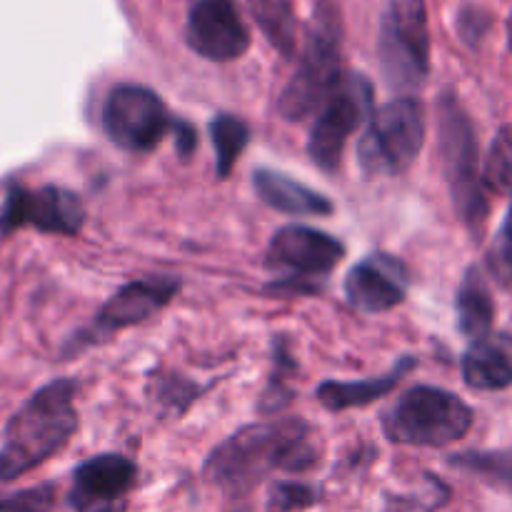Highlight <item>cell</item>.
Returning <instances> with one entry per match:
<instances>
[{
	"label": "cell",
	"mask_w": 512,
	"mask_h": 512,
	"mask_svg": "<svg viewBox=\"0 0 512 512\" xmlns=\"http://www.w3.org/2000/svg\"><path fill=\"white\" fill-rule=\"evenodd\" d=\"M318 445L305 420L245 425L205 460V480L230 498H243L270 473H308L318 465Z\"/></svg>",
	"instance_id": "obj_1"
},
{
	"label": "cell",
	"mask_w": 512,
	"mask_h": 512,
	"mask_svg": "<svg viewBox=\"0 0 512 512\" xmlns=\"http://www.w3.org/2000/svg\"><path fill=\"white\" fill-rule=\"evenodd\" d=\"M75 390V380H53L28 398V403L10 418L0 450L3 483L23 478L70 443L78 430Z\"/></svg>",
	"instance_id": "obj_2"
},
{
	"label": "cell",
	"mask_w": 512,
	"mask_h": 512,
	"mask_svg": "<svg viewBox=\"0 0 512 512\" xmlns=\"http://www.w3.org/2000/svg\"><path fill=\"white\" fill-rule=\"evenodd\" d=\"M340 55H343L340 8L335 0H320L305 33L298 70L278 98V113L288 123H303L310 115L320 113L338 93L345 78Z\"/></svg>",
	"instance_id": "obj_3"
},
{
	"label": "cell",
	"mask_w": 512,
	"mask_h": 512,
	"mask_svg": "<svg viewBox=\"0 0 512 512\" xmlns=\"http://www.w3.org/2000/svg\"><path fill=\"white\" fill-rule=\"evenodd\" d=\"M438 133L455 213L470 233L480 235L490 208L478 163V138H475V128L468 113L450 93L443 95L438 103Z\"/></svg>",
	"instance_id": "obj_4"
},
{
	"label": "cell",
	"mask_w": 512,
	"mask_h": 512,
	"mask_svg": "<svg viewBox=\"0 0 512 512\" xmlns=\"http://www.w3.org/2000/svg\"><path fill=\"white\" fill-rule=\"evenodd\" d=\"M473 428V410L455 393L418 385L400 395L385 413L383 430L388 440L418 448H445L458 443Z\"/></svg>",
	"instance_id": "obj_5"
},
{
	"label": "cell",
	"mask_w": 512,
	"mask_h": 512,
	"mask_svg": "<svg viewBox=\"0 0 512 512\" xmlns=\"http://www.w3.org/2000/svg\"><path fill=\"white\" fill-rule=\"evenodd\" d=\"M378 60L395 93H415L430 73V30L425 0H388L380 15Z\"/></svg>",
	"instance_id": "obj_6"
},
{
	"label": "cell",
	"mask_w": 512,
	"mask_h": 512,
	"mask_svg": "<svg viewBox=\"0 0 512 512\" xmlns=\"http://www.w3.org/2000/svg\"><path fill=\"white\" fill-rule=\"evenodd\" d=\"M425 143V113L415 98H395L373 110L358 143L360 168L370 178L400 175L415 163Z\"/></svg>",
	"instance_id": "obj_7"
},
{
	"label": "cell",
	"mask_w": 512,
	"mask_h": 512,
	"mask_svg": "<svg viewBox=\"0 0 512 512\" xmlns=\"http://www.w3.org/2000/svg\"><path fill=\"white\" fill-rule=\"evenodd\" d=\"M175 123L168 108L145 85L125 83L110 90L103 105V130L128 153H150Z\"/></svg>",
	"instance_id": "obj_8"
},
{
	"label": "cell",
	"mask_w": 512,
	"mask_h": 512,
	"mask_svg": "<svg viewBox=\"0 0 512 512\" xmlns=\"http://www.w3.org/2000/svg\"><path fill=\"white\" fill-rule=\"evenodd\" d=\"M85 223L83 200L60 185H10L0 205V235L35 228L50 235H78Z\"/></svg>",
	"instance_id": "obj_9"
},
{
	"label": "cell",
	"mask_w": 512,
	"mask_h": 512,
	"mask_svg": "<svg viewBox=\"0 0 512 512\" xmlns=\"http://www.w3.org/2000/svg\"><path fill=\"white\" fill-rule=\"evenodd\" d=\"M373 108V85L365 75L345 73L338 93L328 100L318 113L313 130H310L308 153L313 163L325 173H333L343 158L345 143L355 128L363 125Z\"/></svg>",
	"instance_id": "obj_10"
},
{
	"label": "cell",
	"mask_w": 512,
	"mask_h": 512,
	"mask_svg": "<svg viewBox=\"0 0 512 512\" xmlns=\"http://www.w3.org/2000/svg\"><path fill=\"white\" fill-rule=\"evenodd\" d=\"M343 258L345 245L338 238L323 230L308 228V225L280 228L268 248V265L275 273L283 275L280 283L293 280L298 290L305 280L325 278L333 273Z\"/></svg>",
	"instance_id": "obj_11"
},
{
	"label": "cell",
	"mask_w": 512,
	"mask_h": 512,
	"mask_svg": "<svg viewBox=\"0 0 512 512\" xmlns=\"http://www.w3.org/2000/svg\"><path fill=\"white\" fill-rule=\"evenodd\" d=\"M185 43L210 63H230L250 48V30L235 0H195L185 23Z\"/></svg>",
	"instance_id": "obj_12"
},
{
	"label": "cell",
	"mask_w": 512,
	"mask_h": 512,
	"mask_svg": "<svg viewBox=\"0 0 512 512\" xmlns=\"http://www.w3.org/2000/svg\"><path fill=\"white\" fill-rule=\"evenodd\" d=\"M178 290L180 280L175 278H145L128 283L100 308L93 328L85 330L83 338L75 340V345L80 348V345L98 343V340L110 338V335L120 333L130 325L145 323L150 315L163 310Z\"/></svg>",
	"instance_id": "obj_13"
},
{
	"label": "cell",
	"mask_w": 512,
	"mask_h": 512,
	"mask_svg": "<svg viewBox=\"0 0 512 512\" xmlns=\"http://www.w3.org/2000/svg\"><path fill=\"white\" fill-rule=\"evenodd\" d=\"M138 483V465L118 453L95 455L75 468L70 505L75 512L128 508V493Z\"/></svg>",
	"instance_id": "obj_14"
},
{
	"label": "cell",
	"mask_w": 512,
	"mask_h": 512,
	"mask_svg": "<svg viewBox=\"0 0 512 512\" xmlns=\"http://www.w3.org/2000/svg\"><path fill=\"white\" fill-rule=\"evenodd\" d=\"M408 268L388 253H373L345 278V298L360 313H388L408 293Z\"/></svg>",
	"instance_id": "obj_15"
},
{
	"label": "cell",
	"mask_w": 512,
	"mask_h": 512,
	"mask_svg": "<svg viewBox=\"0 0 512 512\" xmlns=\"http://www.w3.org/2000/svg\"><path fill=\"white\" fill-rule=\"evenodd\" d=\"M463 378L483 393L512 388V335L490 333L473 340L463 358Z\"/></svg>",
	"instance_id": "obj_16"
},
{
	"label": "cell",
	"mask_w": 512,
	"mask_h": 512,
	"mask_svg": "<svg viewBox=\"0 0 512 512\" xmlns=\"http://www.w3.org/2000/svg\"><path fill=\"white\" fill-rule=\"evenodd\" d=\"M253 188L265 205L285 215H295V218L298 215H330L335 210L333 203L323 193L278 173V170H255Z\"/></svg>",
	"instance_id": "obj_17"
},
{
	"label": "cell",
	"mask_w": 512,
	"mask_h": 512,
	"mask_svg": "<svg viewBox=\"0 0 512 512\" xmlns=\"http://www.w3.org/2000/svg\"><path fill=\"white\" fill-rule=\"evenodd\" d=\"M413 368L415 358L408 355V358L398 360V365L388 375H380V378L360 380V383H335V380H328V383L318 388V400L323 403V408L333 410V413L348 408H363V405H370L378 398H383V395H388Z\"/></svg>",
	"instance_id": "obj_18"
},
{
	"label": "cell",
	"mask_w": 512,
	"mask_h": 512,
	"mask_svg": "<svg viewBox=\"0 0 512 512\" xmlns=\"http://www.w3.org/2000/svg\"><path fill=\"white\" fill-rule=\"evenodd\" d=\"M455 308H458V328L465 338L480 340L490 335L495 318V300L480 268H470L465 273L458 288V298H455Z\"/></svg>",
	"instance_id": "obj_19"
},
{
	"label": "cell",
	"mask_w": 512,
	"mask_h": 512,
	"mask_svg": "<svg viewBox=\"0 0 512 512\" xmlns=\"http://www.w3.org/2000/svg\"><path fill=\"white\" fill-rule=\"evenodd\" d=\"M255 23L283 58L298 53V18L293 0H248Z\"/></svg>",
	"instance_id": "obj_20"
},
{
	"label": "cell",
	"mask_w": 512,
	"mask_h": 512,
	"mask_svg": "<svg viewBox=\"0 0 512 512\" xmlns=\"http://www.w3.org/2000/svg\"><path fill=\"white\" fill-rule=\"evenodd\" d=\"M450 465L473 478L483 480L490 488L512 495V450H473L450 458Z\"/></svg>",
	"instance_id": "obj_21"
},
{
	"label": "cell",
	"mask_w": 512,
	"mask_h": 512,
	"mask_svg": "<svg viewBox=\"0 0 512 512\" xmlns=\"http://www.w3.org/2000/svg\"><path fill=\"white\" fill-rule=\"evenodd\" d=\"M210 138H213L215 148V170L220 178H228L250 140L248 125L235 115H215L210 123Z\"/></svg>",
	"instance_id": "obj_22"
},
{
	"label": "cell",
	"mask_w": 512,
	"mask_h": 512,
	"mask_svg": "<svg viewBox=\"0 0 512 512\" xmlns=\"http://www.w3.org/2000/svg\"><path fill=\"white\" fill-rule=\"evenodd\" d=\"M483 183L490 193H512V123L503 125L483 163Z\"/></svg>",
	"instance_id": "obj_23"
},
{
	"label": "cell",
	"mask_w": 512,
	"mask_h": 512,
	"mask_svg": "<svg viewBox=\"0 0 512 512\" xmlns=\"http://www.w3.org/2000/svg\"><path fill=\"white\" fill-rule=\"evenodd\" d=\"M320 503V490L298 480H278L270 485L265 512H303Z\"/></svg>",
	"instance_id": "obj_24"
},
{
	"label": "cell",
	"mask_w": 512,
	"mask_h": 512,
	"mask_svg": "<svg viewBox=\"0 0 512 512\" xmlns=\"http://www.w3.org/2000/svg\"><path fill=\"white\" fill-rule=\"evenodd\" d=\"M488 263H490V270H493L495 280L512 293V203H510L508 215H505L503 225H500L498 238H495L493 248H490Z\"/></svg>",
	"instance_id": "obj_25"
},
{
	"label": "cell",
	"mask_w": 512,
	"mask_h": 512,
	"mask_svg": "<svg viewBox=\"0 0 512 512\" xmlns=\"http://www.w3.org/2000/svg\"><path fill=\"white\" fill-rule=\"evenodd\" d=\"M55 503V485L43 483L35 488L0 498V512H48Z\"/></svg>",
	"instance_id": "obj_26"
},
{
	"label": "cell",
	"mask_w": 512,
	"mask_h": 512,
	"mask_svg": "<svg viewBox=\"0 0 512 512\" xmlns=\"http://www.w3.org/2000/svg\"><path fill=\"white\" fill-rule=\"evenodd\" d=\"M508 43H510V50H512V13L508 18Z\"/></svg>",
	"instance_id": "obj_27"
},
{
	"label": "cell",
	"mask_w": 512,
	"mask_h": 512,
	"mask_svg": "<svg viewBox=\"0 0 512 512\" xmlns=\"http://www.w3.org/2000/svg\"><path fill=\"white\" fill-rule=\"evenodd\" d=\"M0 485H3V478H0Z\"/></svg>",
	"instance_id": "obj_28"
}]
</instances>
